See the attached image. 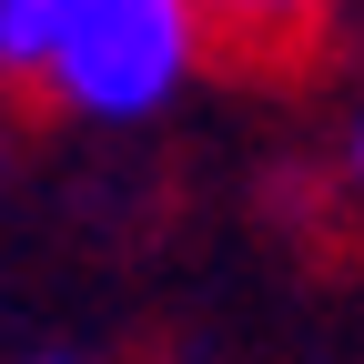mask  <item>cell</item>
Listing matches in <instances>:
<instances>
[{"label": "cell", "instance_id": "1", "mask_svg": "<svg viewBox=\"0 0 364 364\" xmlns=\"http://www.w3.org/2000/svg\"><path fill=\"white\" fill-rule=\"evenodd\" d=\"M193 41H203L193 0H71L51 81H61V102L122 122V112L172 102V81L193 71Z\"/></svg>", "mask_w": 364, "mask_h": 364}, {"label": "cell", "instance_id": "2", "mask_svg": "<svg viewBox=\"0 0 364 364\" xmlns=\"http://www.w3.org/2000/svg\"><path fill=\"white\" fill-rule=\"evenodd\" d=\"M193 21L223 31L233 51H294V41L324 21V0H193Z\"/></svg>", "mask_w": 364, "mask_h": 364}, {"label": "cell", "instance_id": "3", "mask_svg": "<svg viewBox=\"0 0 364 364\" xmlns=\"http://www.w3.org/2000/svg\"><path fill=\"white\" fill-rule=\"evenodd\" d=\"M61 21H71V0H0V71L41 81L61 61Z\"/></svg>", "mask_w": 364, "mask_h": 364}, {"label": "cell", "instance_id": "4", "mask_svg": "<svg viewBox=\"0 0 364 364\" xmlns=\"http://www.w3.org/2000/svg\"><path fill=\"white\" fill-rule=\"evenodd\" d=\"M354 172H364V132H354Z\"/></svg>", "mask_w": 364, "mask_h": 364}]
</instances>
